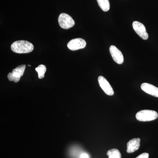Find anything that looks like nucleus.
I'll list each match as a JSON object with an SVG mask.
<instances>
[{"label": "nucleus", "mask_w": 158, "mask_h": 158, "mask_svg": "<svg viewBox=\"0 0 158 158\" xmlns=\"http://www.w3.org/2000/svg\"><path fill=\"white\" fill-rule=\"evenodd\" d=\"M86 42L85 40L81 38H75L71 40L67 44V47L72 51H76L85 48Z\"/></svg>", "instance_id": "39448f33"}, {"label": "nucleus", "mask_w": 158, "mask_h": 158, "mask_svg": "<svg viewBox=\"0 0 158 158\" xmlns=\"http://www.w3.org/2000/svg\"><path fill=\"white\" fill-rule=\"evenodd\" d=\"M98 6L102 11H107L110 9V3L109 0H97Z\"/></svg>", "instance_id": "9b49d317"}, {"label": "nucleus", "mask_w": 158, "mask_h": 158, "mask_svg": "<svg viewBox=\"0 0 158 158\" xmlns=\"http://www.w3.org/2000/svg\"><path fill=\"white\" fill-rule=\"evenodd\" d=\"M158 117V114L156 111L151 110H142L137 113L136 118L138 121L147 122L155 120Z\"/></svg>", "instance_id": "f03ea898"}, {"label": "nucleus", "mask_w": 158, "mask_h": 158, "mask_svg": "<svg viewBox=\"0 0 158 158\" xmlns=\"http://www.w3.org/2000/svg\"><path fill=\"white\" fill-rule=\"evenodd\" d=\"M26 65H22L18 66L8 75V78L11 81L17 83L19 81L20 77L23 76L25 69Z\"/></svg>", "instance_id": "20e7f679"}, {"label": "nucleus", "mask_w": 158, "mask_h": 158, "mask_svg": "<svg viewBox=\"0 0 158 158\" xmlns=\"http://www.w3.org/2000/svg\"><path fill=\"white\" fill-rule=\"evenodd\" d=\"M149 154L148 153H143L137 156L136 158H148Z\"/></svg>", "instance_id": "4468645a"}, {"label": "nucleus", "mask_w": 158, "mask_h": 158, "mask_svg": "<svg viewBox=\"0 0 158 158\" xmlns=\"http://www.w3.org/2000/svg\"><path fill=\"white\" fill-rule=\"evenodd\" d=\"M140 141L139 138H133L129 141L127 144V152L131 153L138 150L140 147Z\"/></svg>", "instance_id": "9d476101"}, {"label": "nucleus", "mask_w": 158, "mask_h": 158, "mask_svg": "<svg viewBox=\"0 0 158 158\" xmlns=\"http://www.w3.org/2000/svg\"><path fill=\"white\" fill-rule=\"evenodd\" d=\"M80 158H89V157L87 153H84L80 156Z\"/></svg>", "instance_id": "2eb2a0df"}, {"label": "nucleus", "mask_w": 158, "mask_h": 158, "mask_svg": "<svg viewBox=\"0 0 158 158\" xmlns=\"http://www.w3.org/2000/svg\"><path fill=\"white\" fill-rule=\"evenodd\" d=\"M141 89L146 93L158 98V88L151 84L144 83L141 84Z\"/></svg>", "instance_id": "1a4fd4ad"}, {"label": "nucleus", "mask_w": 158, "mask_h": 158, "mask_svg": "<svg viewBox=\"0 0 158 158\" xmlns=\"http://www.w3.org/2000/svg\"><path fill=\"white\" fill-rule=\"evenodd\" d=\"M11 50L16 53H28L34 49V46L31 43L26 40H18L15 41L11 45Z\"/></svg>", "instance_id": "f257e3e1"}, {"label": "nucleus", "mask_w": 158, "mask_h": 158, "mask_svg": "<svg viewBox=\"0 0 158 158\" xmlns=\"http://www.w3.org/2000/svg\"><path fill=\"white\" fill-rule=\"evenodd\" d=\"M132 26L134 31L139 37L145 40L148 39V35L144 24L139 22L135 21L133 23Z\"/></svg>", "instance_id": "423d86ee"}, {"label": "nucleus", "mask_w": 158, "mask_h": 158, "mask_svg": "<svg viewBox=\"0 0 158 158\" xmlns=\"http://www.w3.org/2000/svg\"><path fill=\"white\" fill-rule=\"evenodd\" d=\"M109 158H121V153L116 148L110 149L107 152Z\"/></svg>", "instance_id": "f8f14e48"}, {"label": "nucleus", "mask_w": 158, "mask_h": 158, "mask_svg": "<svg viewBox=\"0 0 158 158\" xmlns=\"http://www.w3.org/2000/svg\"><path fill=\"white\" fill-rule=\"evenodd\" d=\"M36 71L38 73V78L39 79L43 78L44 77V73L46 71V67L44 65H39L35 69Z\"/></svg>", "instance_id": "ddd939ff"}, {"label": "nucleus", "mask_w": 158, "mask_h": 158, "mask_svg": "<svg viewBox=\"0 0 158 158\" xmlns=\"http://www.w3.org/2000/svg\"><path fill=\"white\" fill-rule=\"evenodd\" d=\"M98 82L101 88L106 94L110 96H112L114 94V90L113 88L104 77L101 76L99 77Z\"/></svg>", "instance_id": "0eeeda50"}, {"label": "nucleus", "mask_w": 158, "mask_h": 158, "mask_svg": "<svg viewBox=\"0 0 158 158\" xmlns=\"http://www.w3.org/2000/svg\"><path fill=\"white\" fill-rule=\"evenodd\" d=\"M59 26L64 29H68L73 27L75 22L70 15L66 13H62L58 19Z\"/></svg>", "instance_id": "7ed1b4c3"}, {"label": "nucleus", "mask_w": 158, "mask_h": 158, "mask_svg": "<svg viewBox=\"0 0 158 158\" xmlns=\"http://www.w3.org/2000/svg\"><path fill=\"white\" fill-rule=\"evenodd\" d=\"M110 52L112 58L116 63L118 64H122L124 61L123 55L121 51L114 45L110 47Z\"/></svg>", "instance_id": "6e6552de"}]
</instances>
